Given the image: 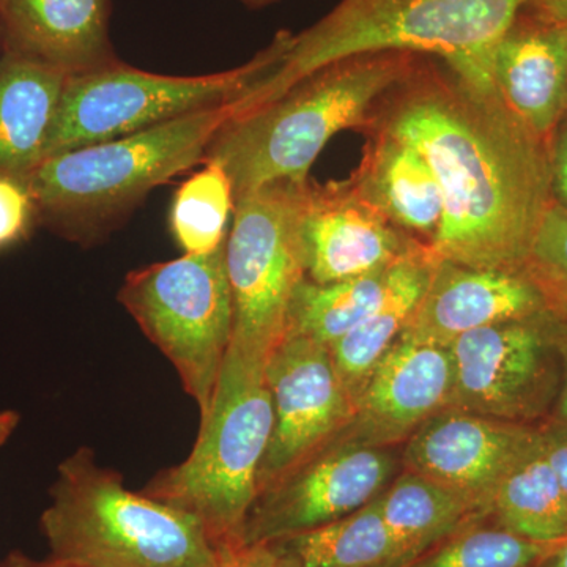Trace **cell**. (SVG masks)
<instances>
[{"instance_id": "obj_1", "label": "cell", "mask_w": 567, "mask_h": 567, "mask_svg": "<svg viewBox=\"0 0 567 567\" xmlns=\"http://www.w3.org/2000/svg\"><path fill=\"white\" fill-rule=\"evenodd\" d=\"M372 132L415 148L439 181L436 256L476 268L525 267L551 204L548 142L529 132L498 92L421 59L380 104Z\"/></svg>"}, {"instance_id": "obj_2", "label": "cell", "mask_w": 567, "mask_h": 567, "mask_svg": "<svg viewBox=\"0 0 567 567\" xmlns=\"http://www.w3.org/2000/svg\"><path fill=\"white\" fill-rule=\"evenodd\" d=\"M522 7L524 0H341L305 31L278 33L275 65L234 106V115L275 102L336 62L377 52L434 55L466 84L496 91L492 52Z\"/></svg>"}, {"instance_id": "obj_3", "label": "cell", "mask_w": 567, "mask_h": 567, "mask_svg": "<svg viewBox=\"0 0 567 567\" xmlns=\"http://www.w3.org/2000/svg\"><path fill=\"white\" fill-rule=\"evenodd\" d=\"M423 55L377 52L336 62L275 102L234 115L213 136L204 162L221 164L240 194L276 182H306L336 134L368 133L377 110Z\"/></svg>"}, {"instance_id": "obj_4", "label": "cell", "mask_w": 567, "mask_h": 567, "mask_svg": "<svg viewBox=\"0 0 567 567\" xmlns=\"http://www.w3.org/2000/svg\"><path fill=\"white\" fill-rule=\"evenodd\" d=\"M233 114V106L197 112L48 156L25 177L39 224L84 248L99 245L156 186L203 163L213 136Z\"/></svg>"}, {"instance_id": "obj_5", "label": "cell", "mask_w": 567, "mask_h": 567, "mask_svg": "<svg viewBox=\"0 0 567 567\" xmlns=\"http://www.w3.org/2000/svg\"><path fill=\"white\" fill-rule=\"evenodd\" d=\"M40 528L51 557L85 567H219L224 551L189 514L125 486L78 447L58 466Z\"/></svg>"}, {"instance_id": "obj_6", "label": "cell", "mask_w": 567, "mask_h": 567, "mask_svg": "<svg viewBox=\"0 0 567 567\" xmlns=\"http://www.w3.org/2000/svg\"><path fill=\"white\" fill-rule=\"evenodd\" d=\"M274 420L265 368L224 361L192 453L156 473L142 492L196 518L224 554L235 550L256 502Z\"/></svg>"}, {"instance_id": "obj_7", "label": "cell", "mask_w": 567, "mask_h": 567, "mask_svg": "<svg viewBox=\"0 0 567 567\" xmlns=\"http://www.w3.org/2000/svg\"><path fill=\"white\" fill-rule=\"evenodd\" d=\"M308 182L270 183L235 199L226 241L234 305L227 361L267 365L286 334L295 290L308 278L301 240Z\"/></svg>"}, {"instance_id": "obj_8", "label": "cell", "mask_w": 567, "mask_h": 567, "mask_svg": "<svg viewBox=\"0 0 567 567\" xmlns=\"http://www.w3.org/2000/svg\"><path fill=\"white\" fill-rule=\"evenodd\" d=\"M278 40L238 69L200 76H169L115 59L71 74L48 142V156L118 140L197 112L234 106L275 65ZM44 158V159H47Z\"/></svg>"}, {"instance_id": "obj_9", "label": "cell", "mask_w": 567, "mask_h": 567, "mask_svg": "<svg viewBox=\"0 0 567 567\" xmlns=\"http://www.w3.org/2000/svg\"><path fill=\"white\" fill-rule=\"evenodd\" d=\"M118 301L142 333L171 361L185 393L210 410L233 341L234 305L226 244L130 271Z\"/></svg>"}, {"instance_id": "obj_10", "label": "cell", "mask_w": 567, "mask_h": 567, "mask_svg": "<svg viewBox=\"0 0 567 567\" xmlns=\"http://www.w3.org/2000/svg\"><path fill=\"white\" fill-rule=\"evenodd\" d=\"M451 406L507 423L547 421L561 390V360L550 333V312L458 336Z\"/></svg>"}, {"instance_id": "obj_11", "label": "cell", "mask_w": 567, "mask_h": 567, "mask_svg": "<svg viewBox=\"0 0 567 567\" xmlns=\"http://www.w3.org/2000/svg\"><path fill=\"white\" fill-rule=\"evenodd\" d=\"M394 472L388 450L328 442L257 495L240 547L350 516L382 494Z\"/></svg>"}, {"instance_id": "obj_12", "label": "cell", "mask_w": 567, "mask_h": 567, "mask_svg": "<svg viewBox=\"0 0 567 567\" xmlns=\"http://www.w3.org/2000/svg\"><path fill=\"white\" fill-rule=\"evenodd\" d=\"M265 380L275 420L257 495L331 442L353 415L352 399L336 371L330 347L315 339L284 334L268 357Z\"/></svg>"}, {"instance_id": "obj_13", "label": "cell", "mask_w": 567, "mask_h": 567, "mask_svg": "<svg viewBox=\"0 0 567 567\" xmlns=\"http://www.w3.org/2000/svg\"><path fill=\"white\" fill-rule=\"evenodd\" d=\"M539 425L507 423L447 406L406 440L405 470L429 477L484 511L507 473L535 445Z\"/></svg>"}, {"instance_id": "obj_14", "label": "cell", "mask_w": 567, "mask_h": 567, "mask_svg": "<svg viewBox=\"0 0 567 567\" xmlns=\"http://www.w3.org/2000/svg\"><path fill=\"white\" fill-rule=\"evenodd\" d=\"M306 276L347 281L391 267L425 245L395 227L352 181L306 185L301 218Z\"/></svg>"}, {"instance_id": "obj_15", "label": "cell", "mask_w": 567, "mask_h": 567, "mask_svg": "<svg viewBox=\"0 0 567 567\" xmlns=\"http://www.w3.org/2000/svg\"><path fill=\"white\" fill-rule=\"evenodd\" d=\"M453 360L445 346L402 334L369 377L353 415L331 442L388 450L453 401Z\"/></svg>"}, {"instance_id": "obj_16", "label": "cell", "mask_w": 567, "mask_h": 567, "mask_svg": "<svg viewBox=\"0 0 567 567\" xmlns=\"http://www.w3.org/2000/svg\"><path fill=\"white\" fill-rule=\"evenodd\" d=\"M546 312V298L524 268H476L439 257L404 336L447 347L470 331Z\"/></svg>"}, {"instance_id": "obj_17", "label": "cell", "mask_w": 567, "mask_h": 567, "mask_svg": "<svg viewBox=\"0 0 567 567\" xmlns=\"http://www.w3.org/2000/svg\"><path fill=\"white\" fill-rule=\"evenodd\" d=\"M491 74L507 110L548 142L567 112V22L520 11L495 44Z\"/></svg>"}, {"instance_id": "obj_18", "label": "cell", "mask_w": 567, "mask_h": 567, "mask_svg": "<svg viewBox=\"0 0 567 567\" xmlns=\"http://www.w3.org/2000/svg\"><path fill=\"white\" fill-rule=\"evenodd\" d=\"M110 17V0H0L6 51L69 76L117 59Z\"/></svg>"}, {"instance_id": "obj_19", "label": "cell", "mask_w": 567, "mask_h": 567, "mask_svg": "<svg viewBox=\"0 0 567 567\" xmlns=\"http://www.w3.org/2000/svg\"><path fill=\"white\" fill-rule=\"evenodd\" d=\"M230 554L252 567H409L417 559L386 527L377 498L339 520Z\"/></svg>"}, {"instance_id": "obj_20", "label": "cell", "mask_w": 567, "mask_h": 567, "mask_svg": "<svg viewBox=\"0 0 567 567\" xmlns=\"http://www.w3.org/2000/svg\"><path fill=\"white\" fill-rule=\"evenodd\" d=\"M369 137L352 181L395 227L431 246L443 219L439 181L405 142L385 132H372Z\"/></svg>"}, {"instance_id": "obj_21", "label": "cell", "mask_w": 567, "mask_h": 567, "mask_svg": "<svg viewBox=\"0 0 567 567\" xmlns=\"http://www.w3.org/2000/svg\"><path fill=\"white\" fill-rule=\"evenodd\" d=\"M69 74L6 51L0 58V173L28 177L44 158Z\"/></svg>"}, {"instance_id": "obj_22", "label": "cell", "mask_w": 567, "mask_h": 567, "mask_svg": "<svg viewBox=\"0 0 567 567\" xmlns=\"http://www.w3.org/2000/svg\"><path fill=\"white\" fill-rule=\"evenodd\" d=\"M436 259L439 256L431 246L420 245L398 260L375 308L330 347L336 371L353 409L377 364L412 322Z\"/></svg>"}, {"instance_id": "obj_23", "label": "cell", "mask_w": 567, "mask_h": 567, "mask_svg": "<svg viewBox=\"0 0 567 567\" xmlns=\"http://www.w3.org/2000/svg\"><path fill=\"white\" fill-rule=\"evenodd\" d=\"M377 505L386 527L417 559L462 528L488 518L465 496L410 470L391 481Z\"/></svg>"}, {"instance_id": "obj_24", "label": "cell", "mask_w": 567, "mask_h": 567, "mask_svg": "<svg viewBox=\"0 0 567 567\" xmlns=\"http://www.w3.org/2000/svg\"><path fill=\"white\" fill-rule=\"evenodd\" d=\"M488 518L535 543L557 544L567 537V494L544 453L540 434L496 487Z\"/></svg>"}, {"instance_id": "obj_25", "label": "cell", "mask_w": 567, "mask_h": 567, "mask_svg": "<svg viewBox=\"0 0 567 567\" xmlns=\"http://www.w3.org/2000/svg\"><path fill=\"white\" fill-rule=\"evenodd\" d=\"M391 268L393 265L360 278L330 284L306 278L295 290L286 333L333 346L379 303L390 281Z\"/></svg>"}, {"instance_id": "obj_26", "label": "cell", "mask_w": 567, "mask_h": 567, "mask_svg": "<svg viewBox=\"0 0 567 567\" xmlns=\"http://www.w3.org/2000/svg\"><path fill=\"white\" fill-rule=\"evenodd\" d=\"M233 182L221 164L204 167L186 178L174 194L169 227L183 254H208L221 248L234 218Z\"/></svg>"}, {"instance_id": "obj_27", "label": "cell", "mask_w": 567, "mask_h": 567, "mask_svg": "<svg viewBox=\"0 0 567 567\" xmlns=\"http://www.w3.org/2000/svg\"><path fill=\"white\" fill-rule=\"evenodd\" d=\"M554 546L525 539L483 518L409 567H536Z\"/></svg>"}, {"instance_id": "obj_28", "label": "cell", "mask_w": 567, "mask_h": 567, "mask_svg": "<svg viewBox=\"0 0 567 567\" xmlns=\"http://www.w3.org/2000/svg\"><path fill=\"white\" fill-rule=\"evenodd\" d=\"M524 270L546 298L550 315L567 320V212L548 205Z\"/></svg>"}, {"instance_id": "obj_29", "label": "cell", "mask_w": 567, "mask_h": 567, "mask_svg": "<svg viewBox=\"0 0 567 567\" xmlns=\"http://www.w3.org/2000/svg\"><path fill=\"white\" fill-rule=\"evenodd\" d=\"M37 224L35 200L28 181L0 173V251L28 238Z\"/></svg>"}, {"instance_id": "obj_30", "label": "cell", "mask_w": 567, "mask_h": 567, "mask_svg": "<svg viewBox=\"0 0 567 567\" xmlns=\"http://www.w3.org/2000/svg\"><path fill=\"white\" fill-rule=\"evenodd\" d=\"M551 203L567 212V112L548 140Z\"/></svg>"}, {"instance_id": "obj_31", "label": "cell", "mask_w": 567, "mask_h": 567, "mask_svg": "<svg viewBox=\"0 0 567 567\" xmlns=\"http://www.w3.org/2000/svg\"><path fill=\"white\" fill-rule=\"evenodd\" d=\"M544 453L567 494V424L547 420L539 424Z\"/></svg>"}, {"instance_id": "obj_32", "label": "cell", "mask_w": 567, "mask_h": 567, "mask_svg": "<svg viewBox=\"0 0 567 567\" xmlns=\"http://www.w3.org/2000/svg\"><path fill=\"white\" fill-rule=\"evenodd\" d=\"M550 333L561 360V390L554 412L548 420L567 424V320L550 315Z\"/></svg>"}, {"instance_id": "obj_33", "label": "cell", "mask_w": 567, "mask_h": 567, "mask_svg": "<svg viewBox=\"0 0 567 567\" xmlns=\"http://www.w3.org/2000/svg\"><path fill=\"white\" fill-rule=\"evenodd\" d=\"M520 11L544 20L567 22V0H524Z\"/></svg>"}, {"instance_id": "obj_34", "label": "cell", "mask_w": 567, "mask_h": 567, "mask_svg": "<svg viewBox=\"0 0 567 567\" xmlns=\"http://www.w3.org/2000/svg\"><path fill=\"white\" fill-rule=\"evenodd\" d=\"M0 567H85L76 565V563L65 561L54 557L47 559H33L21 551H11L6 558L0 559Z\"/></svg>"}, {"instance_id": "obj_35", "label": "cell", "mask_w": 567, "mask_h": 567, "mask_svg": "<svg viewBox=\"0 0 567 567\" xmlns=\"http://www.w3.org/2000/svg\"><path fill=\"white\" fill-rule=\"evenodd\" d=\"M20 421L21 415L14 412V410H3V412H0V447L9 442L10 436L17 431Z\"/></svg>"}, {"instance_id": "obj_36", "label": "cell", "mask_w": 567, "mask_h": 567, "mask_svg": "<svg viewBox=\"0 0 567 567\" xmlns=\"http://www.w3.org/2000/svg\"><path fill=\"white\" fill-rule=\"evenodd\" d=\"M536 567H567V537L555 544Z\"/></svg>"}, {"instance_id": "obj_37", "label": "cell", "mask_w": 567, "mask_h": 567, "mask_svg": "<svg viewBox=\"0 0 567 567\" xmlns=\"http://www.w3.org/2000/svg\"><path fill=\"white\" fill-rule=\"evenodd\" d=\"M219 567H252L245 565L244 561H240V559L235 558L233 554H224V561L223 565Z\"/></svg>"}, {"instance_id": "obj_38", "label": "cell", "mask_w": 567, "mask_h": 567, "mask_svg": "<svg viewBox=\"0 0 567 567\" xmlns=\"http://www.w3.org/2000/svg\"><path fill=\"white\" fill-rule=\"evenodd\" d=\"M240 2L246 3L248 7H252V9H260V7L270 6V3L276 2V0H240Z\"/></svg>"}, {"instance_id": "obj_39", "label": "cell", "mask_w": 567, "mask_h": 567, "mask_svg": "<svg viewBox=\"0 0 567 567\" xmlns=\"http://www.w3.org/2000/svg\"><path fill=\"white\" fill-rule=\"evenodd\" d=\"M3 52H6V43H3L2 28H0V58H2Z\"/></svg>"}]
</instances>
